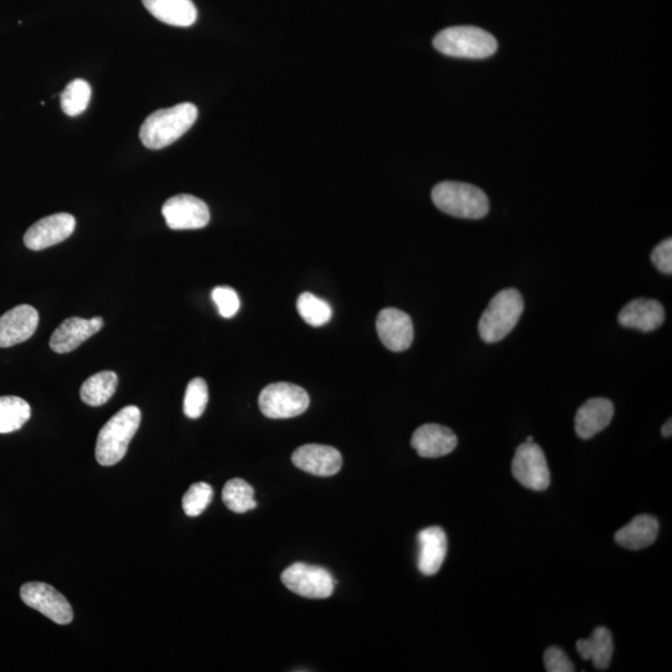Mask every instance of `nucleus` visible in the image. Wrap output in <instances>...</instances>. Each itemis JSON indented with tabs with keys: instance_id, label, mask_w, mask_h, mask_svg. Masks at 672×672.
I'll return each mask as SVG.
<instances>
[{
	"instance_id": "nucleus-1",
	"label": "nucleus",
	"mask_w": 672,
	"mask_h": 672,
	"mask_svg": "<svg viewBox=\"0 0 672 672\" xmlns=\"http://www.w3.org/2000/svg\"><path fill=\"white\" fill-rule=\"evenodd\" d=\"M198 117L196 105L182 103L152 112L142 124L140 140L150 150L170 146L191 129Z\"/></svg>"
},
{
	"instance_id": "nucleus-2",
	"label": "nucleus",
	"mask_w": 672,
	"mask_h": 672,
	"mask_svg": "<svg viewBox=\"0 0 672 672\" xmlns=\"http://www.w3.org/2000/svg\"><path fill=\"white\" fill-rule=\"evenodd\" d=\"M140 424L141 411L136 406L124 407L106 422L96 441L95 455L101 466H114L125 457Z\"/></svg>"
},
{
	"instance_id": "nucleus-3",
	"label": "nucleus",
	"mask_w": 672,
	"mask_h": 672,
	"mask_svg": "<svg viewBox=\"0 0 672 672\" xmlns=\"http://www.w3.org/2000/svg\"><path fill=\"white\" fill-rule=\"evenodd\" d=\"M432 201L446 215L465 220H481L490 212L486 193L470 183L441 182L432 190Z\"/></svg>"
},
{
	"instance_id": "nucleus-4",
	"label": "nucleus",
	"mask_w": 672,
	"mask_h": 672,
	"mask_svg": "<svg viewBox=\"0 0 672 672\" xmlns=\"http://www.w3.org/2000/svg\"><path fill=\"white\" fill-rule=\"evenodd\" d=\"M523 310L524 300L517 289L501 290L488 304L478 323V333L482 340L495 344L506 338L518 324Z\"/></svg>"
},
{
	"instance_id": "nucleus-5",
	"label": "nucleus",
	"mask_w": 672,
	"mask_h": 672,
	"mask_svg": "<svg viewBox=\"0 0 672 672\" xmlns=\"http://www.w3.org/2000/svg\"><path fill=\"white\" fill-rule=\"evenodd\" d=\"M434 47L452 58L486 59L497 52L498 44L486 30L462 25L442 30L434 39Z\"/></svg>"
},
{
	"instance_id": "nucleus-6",
	"label": "nucleus",
	"mask_w": 672,
	"mask_h": 672,
	"mask_svg": "<svg viewBox=\"0 0 672 672\" xmlns=\"http://www.w3.org/2000/svg\"><path fill=\"white\" fill-rule=\"evenodd\" d=\"M259 409L268 419H292L308 410V392L298 385L276 383L268 385L259 395Z\"/></svg>"
},
{
	"instance_id": "nucleus-7",
	"label": "nucleus",
	"mask_w": 672,
	"mask_h": 672,
	"mask_svg": "<svg viewBox=\"0 0 672 672\" xmlns=\"http://www.w3.org/2000/svg\"><path fill=\"white\" fill-rule=\"evenodd\" d=\"M282 582L290 592L309 599L329 598L336 584L327 569L307 563L290 565L282 574Z\"/></svg>"
},
{
	"instance_id": "nucleus-8",
	"label": "nucleus",
	"mask_w": 672,
	"mask_h": 672,
	"mask_svg": "<svg viewBox=\"0 0 672 672\" xmlns=\"http://www.w3.org/2000/svg\"><path fill=\"white\" fill-rule=\"evenodd\" d=\"M514 478L522 486L533 491H546L551 485L546 455L534 442H526L517 448L512 461Z\"/></svg>"
},
{
	"instance_id": "nucleus-9",
	"label": "nucleus",
	"mask_w": 672,
	"mask_h": 672,
	"mask_svg": "<svg viewBox=\"0 0 672 672\" xmlns=\"http://www.w3.org/2000/svg\"><path fill=\"white\" fill-rule=\"evenodd\" d=\"M20 598L29 608L47 616L54 623L68 625L74 619L73 608L68 599L52 585L45 583H27L20 589Z\"/></svg>"
},
{
	"instance_id": "nucleus-10",
	"label": "nucleus",
	"mask_w": 672,
	"mask_h": 672,
	"mask_svg": "<svg viewBox=\"0 0 672 672\" xmlns=\"http://www.w3.org/2000/svg\"><path fill=\"white\" fill-rule=\"evenodd\" d=\"M167 226L175 231L201 229L211 220L210 208L205 202L192 195H177L162 206Z\"/></svg>"
},
{
	"instance_id": "nucleus-11",
	"label": "nucleus",
	"mask_w": 672,
	"mask_h": 672,
	"mask_svg": "<svg viewBox=\"0 0 672 672\" xmlns=\"http://www.w3.org/2000/svg\"><path fill=\"white\" fill-rule=\"evenodd\" d=\"M75 217L70 213H55L34 223L24 234L25 247L43 251L68 239L75 231Z\"/></svg>"
},
{
	"instance_id": "nucleus-12",
	"label": "nucleus",
	"mask_w": 672,
	"mask_h": 672,
	"mask_svg": "<svg viewBox=\"0 0 672 672\" xmlns=\"http://www.w3.org/2000/svg\"><path fill=\"white\" fill-rule=\"evenodd\" d=\"M376 330L381 343L395 353L410 348L414 341V324L409 314L395 308L381 310L376 320Z\"/></svg>"
},
{
	"instance_id": "nucleus-13",
	"label": "nucleus",
	"mask_w": 672,
	"mask_h": 672,
	"mask_svg": "<svg viewBox=\"0 0 672 672\" xmlns=\"http://www.w3.org/2000/svg\"><path fill=\"white\" fill-rule=\"evenodd\" d=\"M292 461L299 470L318 477H332L341 470L343 457L332 446L310 444L293 452Z\"/></svg>"
},
{
	"instance_id": "nucleus-14",
	"label": "nucleus",
	"mask_w": 672,
	"mask_h": 672,
	"mask_svg": "<svg viewBox=\"0 0 672 672\" xmlns=\"http://www.w3.org/2000/svg\"><path fill=\"white\" fill-rule=\"evenodd\" d=\"M39 314L32 305H18L0 317V348L24 343L37 332Z\"/></svg>"
},
{
	"instance_id": "nucleus-15",
	"label": "nucleus",
	"mask_w": 672,
	"mask_h": 672,
	"mask_svg": "<svg viewBox=\"0 0 672 672\" xmlns=\"http://www.w3.org/2000/svg\"><path fill=\"white\" fill-rule=\"evenodd\" d=\"M103 327L104 320L100 317L89 320L78 317L65 319L50 338V348L58 354L71 353Z\"/></svg>"
},
{
	"instance_id": "nucleus-16",
	"label": "nucleus",
	"mask_w": 672,
	"mask_h": 672,
	"mask_svg": "<svg viewBox=\"0 0 672 672\" xmlns=\"http://www.w3.org/2000/svg\"><path fill=\"white\" fill-rule=\"evenodd\" d=\"M618 322L624 328L640 330L643 333L654 332L665 322V309L658 300L635 299L621 310Z\"/></svg>"
},
{
	"instance_id": "nucleus-17",
	"label": "nucleus",
	"mask_w": 672,
	"mask_h": 672,
	"mask_svg": "<svg viewBox=\"0 0 672 672\" xmlns=\"http://www.w3.org/2000/svg\"><path fill=\"white\" fill-rule=\"evenodd\" d=\"M457 442V436L448 427L426 424L414 432L411 446L421 457L439 458L455 450Z\"/></svg>"
},
{
	"instance_id": "nucleus-18",
	"label": "nucleus",
	"mask_w": 672,
	"mask_h": 672,
	"mask_svg": "<svg viewBox=\"0 0 672 672\" xmlns=\"http://www.w3.org/2000/svg\"><path fill=\"white\" fill-rule=\"evenodd\" d=\"M614 416L613 402L604 397H595L580 406L575 415V432L583 440L592 439L607 429Z\"/></svg>"
},
{
	"instance_id": "nucleus-19",
	"label": "nucleus",
	"mask_w": 672,
	"mask_h": 672,
	"mask_svg": "<svg viewBox=\"0 0 672 672\" xmlns=\"http://www.w3.org/2000/svg\"><path fill=\"white\" fill-rule=\"evenodd\" d=\"M419 541V559L417 568L427 577L440 572L447 556V536L441 527L422 529L417 536Z\"/></svg>"
},
{
	"instance_id": "nucleus-20",
	"label": "nucleus",
	"mask_w": 672,
	"mask_h": 672,
	"mask_svg": "<svg viewBox=\"0 0 672 672\" xmlns=\"http://www.w3.org/2000/svg\"><path fill=\"white\" fill-rule=\"evenodd\" d=\"M142 3L152 17L172 27H191L198 17L192 0H142Z\"/></svg>"
},
{
	"instance_id": "nucleus-21",
	"label": "nucleus",
	"mask_w": 672,
	"mask_h": 672,
	"mask_svg": "<svg viewBox=\"0 0 672 672\" xmlns=\"http://www.w3.org/2000/svg\"><path fill=\"white\" fill-rule=\"evenodd\" d=\"M658 534V519L649 514H641L616 532L615 542L630 551H639L654 544Z\"/></svg>"
},
{
	"instance_id": "nucleus-22",
	"label": "nucleus",
	"mask_w": 672,
	"mask_h": 672,
	"mask_svg": "<svg viewBox=\"0 0 672 672\" xmlns=\"http://www.w3.org/2000/svg\"><path fill=\"white\" fill-rule=\"evenodd\" d=\"M577 651L583 660H592L595 669H608L614 653L612 633L599 626L589 639L577 641Z\"/></svg>"
},
{
	"instance_id": "nucleus-23",
	"label": "nucleus",
	"mask_w": 672,
	"mask_h": 672,
	"mask_svg": "<svg viewBox=\"0 0 672 672\" xmlns=\"http://www.w3.org/2000/svg\"><path fill=\"white\" fill-rule=\"evenodd\" d=\"M116 388L117 375L112 371H101L90 376L81 386V400L89 406H103L114 396Z\"/></svg>"
},
{
	"instance_id": "nucleus-24",
	"label": "nucleus",
	"mask_w": 672,
	"mask_h": 672,
	"mask_svg": "<svg viewBox=\"0 0 672 672\" xmlns=\"http://www.w3.org/2000/svg\"><path fill=\"white\" fill-rule=\"evenodd\" d=\"M32 416L27 401L18 396H0V434H12L22 429Z\"/></svg>"
},
{
	"instance_id": "nucleus-25",
	"label": "nucleus",
	"mask_w": 672,
	"mask_h": 672,
	"mask_svg": "<svg viewBox=\"0 0 672 672\" xmlns=\"http://www.w3.org/2000/svg\"><path fill=\"white\" fill-rule=\"evenodd\" d=\"M222 498L227 508L234 513H246L257 507L253 487L241 478H233L226 483Z\"/></svg>"
},
{
	"instance_id": "nucleus-26",
	"label": "nucleus",
	"mask_w": 672,
	"mask_h": 672,
	"mask_svg": "<svg viewBox=\"0 0 672 672\" xmlns=\"http://www.w3.org/2000/svg\"><path fill=\"white\" fill-rule=\"evenodd\" d=\"M91 99V86L88 81H71L60 95L61 109L68 116H78L88 109Z\"/></svg>"
},
{
	"instance_id": "nucleus-27",
	"label": "nucleus",
	"mask_w": 672,
	"mask_h": 672,
	"mask_svg": "<svg viewBox=\"0 0 672 672\" xmlns=\"http://www.w3.org/2000/svg\"><path fill=\"white\" fill-rule=\"evenodd\" d=\"M297 309L304 322L312 327H323L333 317V310L329 303L308 292L300 294Z\"/></svg>"
},
{
	"instance_id": "nucleus-28",
	"label": "nucleus",
	"mask_w": 672,
	"mask_h": 672,
	"mask_svg": "<svg viewBox=\"0 0 672 672\" xmlns=\"http://www.w3.org/2000/svg\"><path fill=\"white\" fill-rule=\"evenodd\" d=\"M208 404V386L205 380L196 378L187 386L183 412L188 419H200Z\"/></svg>"
},
{
	"instance_id": "nucleus-29",
	"label": "nucleus",
	"mask_w": 672,
	"mask_h": 672,
	"mask_svg": "<svg viewBox=\"0 0 672 672\" xmlns=\"http://www.w3.org/2000/svg\"><path fill=\"white\" fill-rule=\"evenodd\" d=\"M212 500L213 488L205 482L195 483L183 496V511L188 517H198L206 511Z\"/></svg>"
},
{
	"instance_id": "nucleus-30",
	"label": "nucleus",
	"mask_w": 672,
	"mask_h": 672,
	"mask_svg": "<svg viewBox=\"0 0 672 672\" xmlns=\"http://www.w3.org/2000/svg\"><path fill=\"white\" fill-rule=\"evenodd\" d=\"M212 300L216 303L218 312L223 318H233L241 308V302L236 292L231 287H217L213 289Z\"/></svg>"
},
{
	"instance_id": "nucleus-31",
	"label": "nucleus",
	"mask_w": 672,
	"mask_h": 672,
	"mask_svg": "<svg viewBox=\"0 0 672 672\" xmlns=\"http://www.w3.org/2000/svg\"><path fill=\"white\" fill-rule=\"evenodd\" d=\"M544 665L548 672H573L574 665L567 654L557 646H552L544 653Z\"/></svg>"
},
{
	"instance_id": "nucleus-32",
	"label": "nucleus",
	"mask_w": 672,
	"mask_h": 672,
	"mask_svg": "<svg viewBox=\"0 0 672 672\" xmlns=\"http://www.w3.org/2000/svg\"><path fill=\"white\" fill-rule=\"evenodd\" d=\"M651 262L656 269L663 274H672V239H665L659 246H656L651 253Z\"/></svg>"
},
{
	"instance_id": "nucleus-33",
	"label": "nucleus",
	"mask_w": 672,
	"mask_h": 672,
	"mask_svg": "<svg viewBox=\"0 0 672 672\" xmlns=\"http://www.w3.org/2000/svg\"><path fill=\"white\" fill-rule=\"evenodd\" d=\"M663 432L664 437H671L672 435V420L669 419L668 422H665V425L663 426Z\"/></svg>"
},
{
	"instance_id": "nucleus-34",
	"label": "nucleus",
	"mask_w": 672,
	"mask_h": 672,
	"mask_svg": "<svg viewBox=\"0 0 672 672\" xmlns=\"http://www.w3.org/2000/svg\"><path fill=\"white\" fill-rule=\"evenodd\" d=\"M527 442H533V437L532 436L527 437Z\"/></svg>"
}]
</instances>
